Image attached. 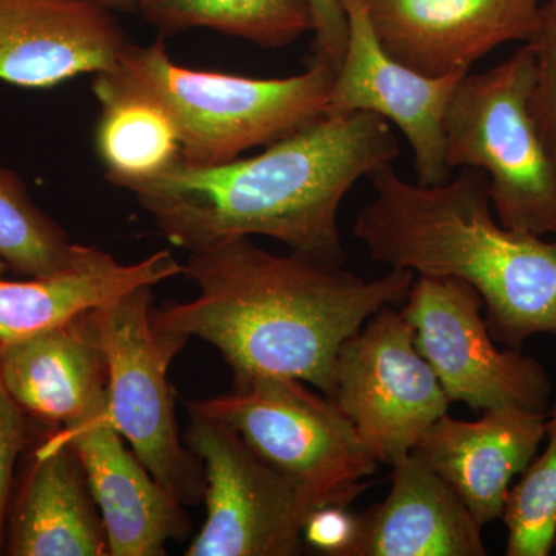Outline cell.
Here are the masks:
<instances>
[{"label":"cell","mask_w":556,"mask_h":556,"mask_svg":"<svg viewBox=\"0 0 556 556\" xmlns=\"http://www.w3.org/2000/svg\"><path fill=\"white\" fill-rule=\"evenodd\" d=\"M182 276L200 294L153 309L160 334L211 343L233 383L283 376L331 399L340 348L380 309L404 303L416 278L391 268L368 280L295 252L270 254L251 237L189 252Z\"/></svg>","instance_id":"cell-1"},{"label":"cell","mask_w":556,"mask_h":556,"mask_svg":"<svg viewBox=\"0 0 556 556\" xmlns=\"http://www.w3.org/2000/svg\"><path fill=\"white\" fill-rule=\"evenodd\" d=\"M399 142L375 113H327L251 159L188 166L131 192L175 247L200 251L265 236L295 254L345 265L339 207L358 179L391 166Z\"/></svg>","instance_id":"cell-2"},{"label":"cell","mask_w":556,"mask_h":556,"mask_svg":"<svg viewBox=\"0 0 556 556\" xmlns=\"http://www.w3.org/2000/svg\"><path fill=\"white\" fill-rule=\"evenodd\" d=\"M369 178L375 200L353 228L369 257L466 281L481 295L490 336L510 350L532 336H556V237L504 228L481 170L460 167L437 186L409 182L393 166Z\"/></svg>","instance_id":"cell-3"},{"label":"cell","mask_w":556,"mask_h":556,"mask_svg":"<svg viewBox=\"0 0 556 556\" xmlns=\"http://www.w3.org/2000/svg\"><path fill=\"white\" fill-rule=\"evenodd\" d=\"M334 78V70L320 64L280 79L186 68L159 39L148 47L127 43L115 67L94 75L91 91L138 94L161 105L177 127L182 163L208 167L324 115Z\"/></svg>","instance_id":"cell-4"},{"label":"cell","mask_w":556,"mask_h":556,"mask_svg":"<svg viewBox=\"0 0 556 556\" xmlns=\"http://www.w3.org/2000/svg\"><path fill=\"white\" fill-rule=\"evenodd\" d=\"M535 80L527 42L496 67L463 76L445 110V153L450 169L485 175L504 228L556 237V164L530 112Z\"/></svg>","instance_id":"cell-5"},{"label":"cell","mask_w":556,"mask_h":556,"mask_svg":"<svg viewBox=\"0 0 556 556\" xmlns=\"http://www.w3.org/2000/svg\"><path fill=\"white\" fill-rule=\"evenodd\" d=\"M188 409L232 427L317 507H350L368 489L364 479L378 470L379 460L338 402L299 379L233 383L229 394L189 402Z\"/></svg>","instance_id":"cell-6"},{"label":"cell","mask_w":556,"mask_h":556,"mask_svg":"<svg viewBox=\"0 0 556 556\" xmlns=\"http://www.w3.org/2000/svg\"><path fill=\"white\" fill-rule=\"evenodd\" d=\"M152 303V287H142L90 313L108 357L109 416L156 482L192 506L203 501V467L181 444L167 380L185 343L153 328Z\"/></svg>","instance_id":"cell-7"},{"label":"cell","mask_w":556,"mask_h":556,"mask_svg":"<svg viewBox=\"0 0 556 556\" xmlns=\"http://www.w3.org/2000/svg\"><path fill=\"white\" fill-rule=\"evenodd\" d=\"M190 452L203 467L206 519L188 556H295L316 504L222 420L189 412Z\"/></svg>","instance_id":"cell-8"},{"label":"cell","mask_w":556,"mask_h":556,"mask_svg":"<svg viewBox=\"0 0 556 556\" xmlns=\"http://www.w3.org/2000/svg\"><path fill=\"white\" fill-rule=\"evenodd\" d=\"M482 306L477 289L459 278L416 276L401 314L450 404L546 415L554 390L547 369L521 350H497Z\"/></svg>","instance_id":"cell-9"},{"label":"cell","mask_w":556,"mask_h":556,"mask_svg":"<svg viewBox=\"0 0 556 556\" xmlns=\"http://www.w3.org/2000/svg\"><path fill=\"white\" fill-rule=\"evenodd\" d=\"M334 401L379 464L388 466L408 456L450 407L417 351L415 329L394 306L376 313L340 348Z\"/></svg>","instance_id":"cell-10"},{"label":"cell","mask_w":556,"mask_h":556,"mask_svg":"<svg viewBox=\"0 0 556 556\" xmlns=\"http://www.w3.org/2000/svg\"><path fill=\"white\" fill-rule=\"evenodd\" d=\"M350 36L336 73L327 113L368 112L396 124L415 152L417 182L437 186L452 178L445 153L444 116L457 83L417 73L394 60L376 35L364 0H343Z\"/></svg>","instance_id":"cell-11"},{"label":"cell","mask_w":556,"mask_h":556,"mask_svg":"<svg viewBox=\"0 0 556 556\" xmlns=\"http://www.w3.org/2000/svg\"><path fill=\"white\" fill-rule=\"evenodd\" d=\"M543 0H364L383 49L417 73L467 75L507 42H527Z\"/></svg>","instance_id":"cell-12"},{"label":"cell","mask_w":556,"mask_h":556,"mask_svg":"<svg viewBox=\"0 0 556 556\" xmlns=\"http://www.w3.org/2000/svg\"><path fill=\"white\" fill-rule=\"evenodd\" d=\"M127 40L93 0H0V80L50 89L115 67Z\"/></svg>","instance_id":"cell-13"},{"label":"cell","mask_w":556,"mask_h":556,"mask_svg":"<svg viewBox=\"0 0 556 556\" xmlns=\"http://www.w3.org/2000/svg\"><path fill=\"white\" fill-rule=\"evenodd\" d=\"M3 555H109L89 479L62 427H49L25 457L11 495Z\"/></svg>","instance_id":"cell-14"},{"label":"cell","mask_w":556,"mask_h":556,"mask_svg":"<svg viewBox=\"0 0 556 556\" xmlns=\"http://www.w3.org/2000/svg\"><path fill=\"white\" fill-rule=\"evenodd\" d=\"M62 428L89 479L110 556H163L167 541L189 535L185 506L126 447L108 407Z\"/></svg>","instance_id":"cell-15"},{"label":"cell","mask_w":556,"mask_h":556,"mask_svg":"<svg viewBox=\"0 0 556 556\" xmlns=\"http://www.w3.org/2000/svg\"><path fill=\"white\" fill-rule=\"evenodd\" d=\"M475 422L439 417L415 453L459 495L482 527L503 518L510 482L546 437V415L518 407L484 409Z\"/></svg>","instance_id":"cell-16"},{"label":"cell","mask_w":556,"mask_h":556,"mask_svg":"<svg viewBox=\"0 0 556 556\" xmlns=\"http://www.w3.org/2000/svg\"><path fill=\"white\" fill-rule=\"evenodd\" d=\"M91 311L61 327L0 343L3 387L25 415L43 426H73L108 407V357Z\"/></svg>","instance_id":"cell-17"},{"label":"cell","mask_w":556,"mask_h":556,"mask_svg":"<svg viewBox=\"0 0 556 556\" xmlns=\"http://www.w3.org/2000/svg\"><path fill=\"white\" fill-rule=\"evenodd\" d=\"M357 556H485L482 526L415 453L393 464L386 501L362 511Z\"/></svg>","instance_id":"cell-18"},{"label":"cell","mask_w":556,"mask_h":556,"mask_svg":"<svg viewBox=\"0 0 556 556\" xmlns=\"http://www.w3.org/2000/svg\"><path fill=\"white\" fill-rule=\"evenodd\" d=\"M182 276L170 251L123 265L109 252L84 247L68 268L21 281L0 277V343L28 338L101 308L135 289Z\"/></svg>","instance_id":"cell-19"},{"label":"cell","mask_w":556,"mask_h":556,"mask_svg":"<svg viewBox=\"0 0 556 556\" xmlns=\"http://www.w3.org/2000/svg\"><path fill=\"white\" fill-rule=\"evenodd\" d=\"M94 97L102 109L94 142L110 181L131 190L181 160L177 127L161 105L131 93Z\"/></svg>","instance_id":"cell-20"},{"label":"cell","mask_w":556,"mask_h":556,"mask_svg":"<svg viewBox=\"0 0 556 556\" xmlns=\"http://www.w3.org/2000/svg\"><path fill=\"white\" fill-rule=\"evenodd\" d=\"M137 13L160 35L208 28L281 49L313 30L309 0H139Z\"/></svg>","instance_id":"cell-21"},{"label":"cell","mask_w":556,"mask_h":556,"mask_svg":"<svg viewBox=\"0 0 556 556\" xmlns=\"http://www.w3.org/2000/svg\"><path fill=\"white\" fill-rule=\"evenodd\" d=\"M83 244L36 206L22 179L0 169V257L27 278L50 276L78 260Z\"/></svg>","instance_id":"cell-22"},{"label":"cell","mask_w":556,"mask_h":556,"mask_svg":"<svg viewBox=\"0 0 556 556\" xmlns=\"http://www.w3.org/2000/svg\"><path fill=\"white\" fill-rule=\"evenodd\" d=\"M547 447L508 493L503 519L507 556H548L556 540V404L546 417Z\"/></svg>","instance_id":"cell-23"},{"label":"cell","mask_w":556,"mask_h":556,"mask_svg":"<svg viewBox=\"0 0 556 556\" xmlns=\"http://www.w3.org/2000/svg\"><path fill=\"white\" fill-rule=\"evenodd\" d=\"M535 54L536 80L530 112L556 164V0H543L535 31L527 40Z\"/></svg>","instance_id":"cell-24"},{"label":"cell","mask_w":556,"mask_h":556,"mask_svg":"<svg viewBox=\"0 0 556 556\" xmlns=\"http://www.w3.org/2000/svg\"><path fill=\"white\" fill-rule=\"evenodd\" d=\"M28 417L0 380V555L5 544L7 515L21 453L28 444Z\"/></svg>","instance_id":"cell-25"},{"label":"cell","mask_w":556,"mask_h":556,"mask_svg":"<svg viewBox=\"0 0 556 556\" xmlns=\"http://www.w3.org/2000/svg\"><path fill=\"white\" fill-rule=\"evenodd\" d=\"M364 521L345 506L318 507L303 526L305 547L324 556H357Z\"/></svg>","instance_id":"cell-26"},{"label":"cell","mask_w":556,"mask_h":556,"mask_svg":"<svg viewBox=\"0 0 556 556\" xmlns=\"http://www.w3.org/2000/svg\"><path fill=\"white\" fill-rule=\"evenodd\" d=\"M314 39L308 64H320L338 73L350 36L343 0H309Z\"/></svg>","instance_id":"cell-27"},{"label":"cell","mask_w":556,"mask_h":556,"mask_svg":"<svg viewBox=\"0 0 556 556\" xmlns=\"http://www.w3.org/2000/svg\"><path fill=\"white\" fill-rule=\"evenodd\" d=\"M93 2L101 3L112 11H129L135 13L138 11L139 0H93Z\"/></svg>","instance_id":"cell-28"},{"label":"cell","mask_w":556,"mask_h":556,"mask_svg":"<svg viewBox=\"0 0 556 556\" xmlns=\"http://www.w3.org/2000/svg\"><path fill=\"white\" fill-rule=\"evenodd\" d=\"M7 270H9V266H7V263L3 262L2 257H0V277H2Z\"/></svg>","instance_id":"cell-29"},{"label":"cell","mask_w":556,"mask_h":556,"mask_svg":"<svg viewBox=\"0 0 556 556\" xmlns=\"http://www.w3.org/2000/svg\"><path fill=\"white\" fill-rule=\"evenodd\" d=\"M552 554L556 555V540H555V544H554V551H552Z\"/></svg>","instance_id":"cell-30"}]
</instances>
